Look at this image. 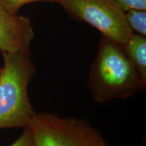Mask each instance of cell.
Returning a JSON list of instances; mask_svg holds the SVG:
<instances>
[{"label": "cell", "mask_w": 146, "mask_h": 146, "mask_svg": "<svg viewBox=\"0 0 146 146\" xmlns=\"http://www.w3.org/2000/svg\"><path fill=\"white\" fill-rule=\"evenodd\" d=\"M120 47L106 37L100 41L88 78V88L98 103L127 99L145 88L146 82Z\"/></svg>", "instance_id": "1"}, {"label": "cell", "mask_w": 146, "mask_h": 146, "mask_svg": "<svg viewBox=\"0 0 146 146\" xmlns=\"http://www.w3.org/2000/svg\"><path fill=\"white\" fill-rule=\"evenodd\" d=\"M0 74V129L29 127L36 114L31 103L28 87L36 72L26 53H2Z\"/></svg>", "instance_id": "2"}, {"label": "cell", "mask_w": 146, "mask_h": 146, "mask_svg": "<svg viewBox=\"0 0 146 146\" xmlns=\"http://www.w3.org/2000/svg\"><path fill=\"white\" fill-rule=\"evenodd\" d=\"M29 128L36 146H111L88 120L36 112Z\"/></svg>", "instance_id": "3"}, {"label": "cell", "mask_w": 146, "mask_h": 146, "mask_svg": "<svg viewBox=\"0 0 146 146\" xmlns=\"http://www.w3.org/2000/svg\"><path fill=\"white\" fill-rule=\"evenodd\" d=\"M60 3L73 15L120 46L133 35L125 12L112 0H62Z\"/></svg>", "instance_id": "4"}, {"label": "cell", "mask_w": 146, "mask_h": 146, "mask_svg": "<svg viewBox=\"0 0 146 146\" xmlns=\"http://www.w3.org/2000/svg\"><path fill=\"white\" fill-rule=\"evenodd\" d=\"M35 33L27 17L12 14L0 5V51L30 54Z\"/></svg>", "instance_id": "5"}, {"label": "cell", "mask_w": 146, "mask_h": 146, "mask_svg": "<svg viewBox=\"0 0 146 146\" xmlns=\"http://www.w3.org/2000/svg\"><path fill=\"white\" fill-rule=\"evenodd\" d=\"M124 52L136 67L146 82V38L141 35L133 34L123 45Z\"/></svg>", "instance_id": "6"}, {"label": "cell", "mask_w": 146, "mask_h": 146, "mask_svg": "<svg viewBox=\"0 0 146 146\" xmlns=\"http://www.w3.org/2000/svg\"><path fill=\"white\" fill-rule=\"evenodd\" d=\"M126 18L132 31L146 35V12L143 10H131L125 13Z\"/></svg>", "instance_id": "7"}, {"label": "cell", "mask_w": 146, "mask_h": 146, "mask_svg": "<svg viewBox=\"0 0 146 146\" xmlns=\"http://www.w3.org/2000/svg\"><path fill=\"white\" fill-rule=\"evenodd\" d=\"M37 1H55L60 3L62 0H0V5L10 13L17 14L23 5Z\"/></svg>", "instance_id": "8"}, {"label": "cell", "mask_w": 146, "mask_h": 146, "mask_svg": "<svg viewBox=\"0 0 146 146\" xmlns=\"http://www.w3.org/2000/svg\"><path fill=\"white\" fill-rule=\"evenodd\" d=\"M122 10H146V0H112Z\"/></svg>", "instance_id": "9"}, {"label": "cell", "mask_w": 146, "mask_h": 146, "mask_svg": "<svg viewBox=\"0 0 146 146\" xmlns=\"http://www.w3.org/2000/svg\"><path fill=\"white\" fill-rule=\"evenodd\" d=\"M25 130L17 139L10 146H36L32 131L29 127L25 128Z\"/></svg>", "instance_id": "10"}, {"label": "cell", "mask_w": 146, "mask_h": 146, "mask_svg": "<svg viewBox=\"0 0 146 146\" xmlns=\"http://www.w3.org/2000/svg\"><path fill=\"white\" fill-rule=\"evenodd\" d=\"M1 70H2V68H1V67H0V74H1Z\"/></svg>", "instance_id": "11"}]
</instances>
